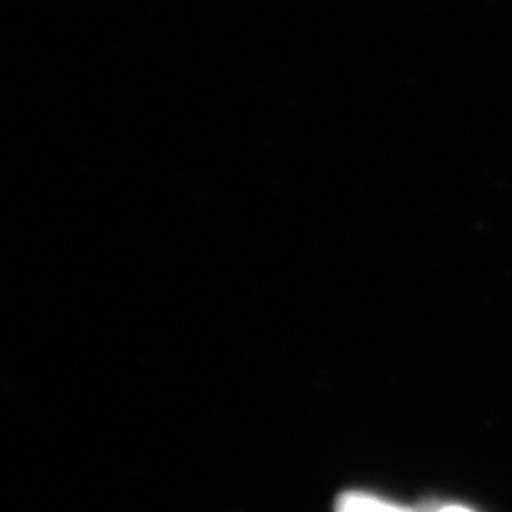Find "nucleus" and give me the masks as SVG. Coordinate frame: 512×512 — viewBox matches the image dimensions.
<instances>
[{
    "instance_id": "f257e3e1",
    "label": "nucleus",
    "mask_w": 512,
    "mask_h": 512,
    "mask_svg": "<svg viewBox=\"0 0 512 512\" xmlns=\"http://www.w3.org/2000/svg\"><path fill=\"white\" fill-rule=\"evenodd\" d=\"M336 512H410L399 509V507H393V505H387V503H380L376 499H370L365 495H353L349 494L346 497L340 499L338 503V509Z\"/></svg>"
},
{
    "instance_id": "f03ea898",
    "label": "nucleus",
    "mask_w": 512,
    "mask_h": 512,
    "mask_svg": "<svg viewBox=\"0 0 512 512\" xmlns=\"http://www.w3.org/2000/svg\"><path fill=\"white\" fill-rule=\"evenodd\" d=\"M439 512H469L465 511V509H461V507H446V509H442Z\"/></svg>"
}]
</instances>
